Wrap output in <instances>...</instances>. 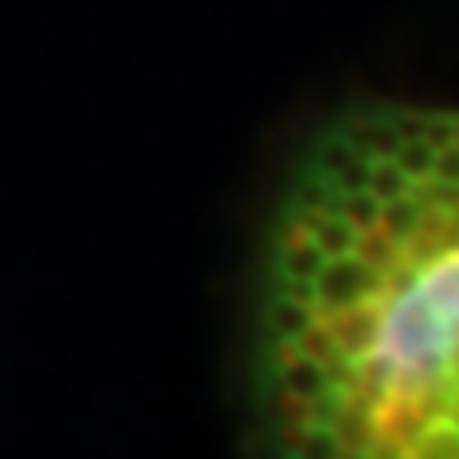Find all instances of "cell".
<instances>
[{"label": "cell", "mask_w": 459, "mask_h": 459, "mask_svg": "<svg viewBox=\"0 0 459 459\" xmlns=\"http://www.w3.org/2000/svg\"><path fill=\"white\" fill-rule=\"evenodd\" d=\"M459 358V255L438 260L426 277L400 290L383 311L378 349L361 358V378L375 395H412L429 387Z\"/></svg>", "instance_id": "obj_1"}, {"label": "cell", "mask_w": 459, "mask_h": 459, "mask_svg": "<svg viewBox=\"0 0 459 459\" xmlns=\"http://www.w3.org/2000/svg\"><path fill=\"white\" fill-rule=\"evenodd\" d=\"M378 290H383V273H378V268L358 260L353 251H349V255H332V260H324L319 277H315V307L341 311V307H353V302L375 298Z\"/></svg>", "instance_id": "obj_2"}, {"label": "cell", "mask_w": 459, "mask_h": 459, "mask_svg": "<svg viewBox=\"0 0 459 459\" xmlns=\"http://www.w3.org/2000/svg\"><path fill=\"white\" fill-rule=\"evenodd\" d=\"M328 332H332V341H336V349H341V358L361 361L378 349L383 311H378L370 298H366V302H353V307H341V311H332Z\"/></svg>", "instance_id": "obj_3"}, {"label": "cell", "mask_w": 459, "mask_h": 459, "mask_svg": "<svg viewBox=\"0 0 459 459\" xmlns=\"http://www.w3.org/2000/svg\"><path fill=\"white\" fill-rule=\"evenodd\" d=\"M417 226H421V196H417L412 183H409L404 196L378 200V230H383L392 243H409V238H417Z\"/></svg>", "instance_id": "obj_4"}, {"label": "cell", "mask_w": 459, "mask_h": 459, "mask_svg": "<svg viewBox=\"0 0 459 459\" xmlns=\"http://www.w3.org/2000/svg\"><path fill=\"white\" fill-rule=\"evenodd\" d=\"M281 383L298 400H319V395L328 392V370L315 358H307V353H298V358L290 353V361L281 366Z\"/></svg>", "instance_id": "obj_5"}, {"label": "cell", "mask_w": 459, "mask_h": 459, "mask_svg": "<svg viewBox=\"0 0 459 459\" xmlns=\"http://www.w3.org/2000/svg\"><path fill=\"white\" fill-rule=\"evenodd\" d=\"M324 251H319V243H315L311 234L302 230L298 238H290V247L281 251V273L290 281H315L319 277V268H324Z\"/></svg>", "instance_id": "obj_6"}, {"label": "cell", "mask_w": 459, "mask_h": 459, "mask_svg": "<svg viewBox=\"0 0 459 459\" xmlns=\"http://www.w3.org/2000/svg\"><path fill=\"white\" fill-rule=\"evenodd\" d=\"M268 324H273V332H277L281 341L294 344L298 336L315 324V307L294 302V298H277V302H273V311H268Z\"/></svg>", "instance_id": "obj_7"}, {"label": "cell", "mask_w": 459, "mask_h": 459, "mask_svg": "<svg viewBox=\"0 0 459 459\" xmlns=\"http://www.w3.org/2000/svg\"><path fill=\"white\" fill-rule=\"evenodd\" d=\"M412 459H459V426L429 421V429H421L412 443Z\"/></svg>", "instance_id": "obj_8"}, {"label": "cell", "mask_w": 459, "mask_h": 459, "mask_svg": "<svg viewBox=\"0 0 459 459\" xmlns=\"http://www.w3.org/2000/svg\"><path fill=\"white\" fill-rule=\"evenodd\" d=\"M332 209L349 221V226L358 230H375L378 226V200L366 192V187H358V192H336V200H332Z\"/></svg>", "instance_id": "obj_9"}, {"label": "cell", "mask_w": 459, "mask_h": 459, "mask_svg": "<svg viewBox=\"0 0 459 459\" xmlns=\"http://www.w3.org/2000/svg\"><path fill=\"white\" fill-rule=\"evenodd\" d=\"M395 247H400V243H392V238L375 226V230H361V234H358L353 255H358V260H366L370 268H378V273H387V268L395 264Z\"/></svg>", "instance_id": "obj_10"}, {"label": "cell", "mask_w": 459, "mask_h": 459, "mask_svg": "<svg viewBox=\"0 0 459 459\" xmlns=\"http://www.w3.org/2000/svg\"><path fill=\"white\" fill-rule=\"evenodd\" d=\"M298 459H344V443L336 429H307L302 438H298Z\"/></svg>", "instance_id": "obj_11"}, {"label": "cell", "mask_w": 459, "mask_h": 459, "mask_svg": "<svg viewBox=\"0 0 459 459\" xmlns=\"http://www.w3.org/2000/svg\"><path fill=\"white\" fill-rule=\"evenodd\" d=\"M294 344H302V353H307V358H315V361H319V358H324V361L341 358V349H336V341H332L328 324H324V328H319V324H311V328L302 332Z\"/></svg>", "instance_id": "obj_12"}, {"label": "cell", "mask_w": 459, "mask_h": 459, "mask_svg": "<svg viewBox=\"0 0 459 459\" xmlns=\"http://www.w3.org/2000/svg\"><path fill=\"white\" fill-rule=\"evenodd\" d=\"M281 298H294V302H307V307H315V281H290V277H285V285H281Z\"/></svg>", "instance_id": "obj_13"}, {"label": "cell", "mask_w": 459, "mask_h": 459, "mask_svg": "<svg viewBox=\"0 0 459 459\" xmlns=\"http://www.w3.org/2000/svg\"><path fill=\"white\" fill-rule=\"evenodd\" d=\"M446 421H451V426H459V400L451 404V417H446Z\"/></svg>", "instance_id": "obj_14"}]
</instances>
